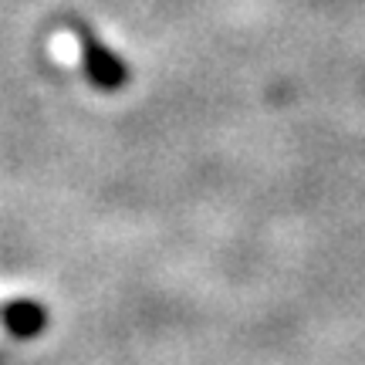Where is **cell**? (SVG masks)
I'll return each instance as SVG.
<instances>
[{
	"instance_id": "1",
	"label": "cell",
	"mask_w": 365,
	"mask_h": 365,
	"mask_svg": "<svg viewBox=\"0 0 365 365\" xmlns=\"http://www.w3.org/2000/svg\"><path fill=\"white\" fill-rule=\"evenodd\" d=\"M81 68H88L98 85H118L122 81V65L108 51H98L91 44H85V51H81Z\"/></svg>"
},
{
	"instance_id": "2",
	"label": "cell",
	"mask_w": 365,
	"mask_h": 365,
	"mask_svg": "<svg viewBox=\"0 0 365 365\" xmlns=\"http://www.w3.org/2000/svg\"><path fill=\"white\" fill-rule=\"evenodd\" d=\"M51 51L68 61V65H81V51H85V41L78 34H71V31H61V34H54L51 38Z\"/></svg>"
},
{
	"instance_id": "3",
	"label": "cell",
	"mask_w": 365,
	"mask_h": 365,
	"mask_svg": "<svg viewBox=\"0 0 365 365\" xmlns=\"http://www.w3.org/2000/svg\"><path fill=\"white\" fill-rule=\"evenodd\" d=\"M11 325L17 328V331H34V328L41 325V312L34 308V304H27V308H14Z\"/></svg>"
}]
</instances>
